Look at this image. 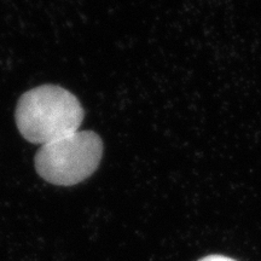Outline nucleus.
Wrapping results in <instances>:
<instances>
[{
    "mask_svg": "<svg viewBox=\"0 0 261 261\" xmlns=\"http://www.w3.org/2000/svg\"><path fill=\"white\" fill-rule=\"evenodd\" d=\"M102 155L99 136L91 130H76L41 145L35 156V168L51 184L71 187L96 172Z\"/></svg>",
    "mask_w": 261,
    "mask_h": 261,
    "instance_id": "nucleus-2",
    "label": "nucleus"
},
{
    "mask_svg": "<svg viewBox=\"0 0 261 261\" xmlns=\"http://www.w3.org/2000/svg\"><path fill=\"white\" fill-rule=\"evenodd\" d=\"M83 120L84 109L77 98L55 85L29 90L18 100L16 109V123L21 135L41 145L76 132Z\"/></svg>",
    "mask_w": 261,
    "mask_h": 261,
    "instance_id": "nucleus-1",
    "label": "nucleus"
},
{
    "mask_svg": "<svg viewBox=\"0 0 261 261\" xmlns=\"http://www.w3.org/2000/svg\"><path fill=\"white\" fill-rule=\"evenodd\" d=\"M198 261H236L231 257L224 256V255H218V254H214V255H208L200 259Z\"/></svg>",
    "mask_w": 261,
    "mask_h": 261,
    "instance_id": "nucleus-3",
    "label": "nucleus"
}]
</instances>
